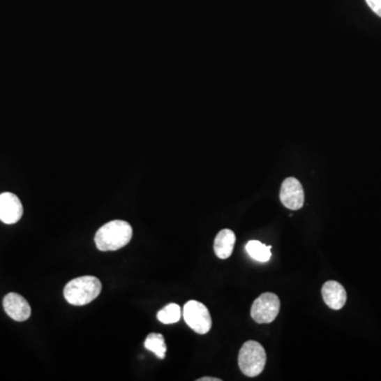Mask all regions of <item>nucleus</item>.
<instances>
[{
  "mask_svg": "<svg viewBox=\"0 0 381 381\" xmlns=\"http://www.w3.org/2000/svg\"><path fill=\"white\" fill-rule=\"evenodd\" d=\"M133 237V228L127 221H112L98 230L94 241L101 251H116L125 247Z\"/></svg>",
  "mask_w": 381,
  "mask_h": 381,
  "instance_id": "obj_1",
  "label": "nucleus"
},
{
  "mask_svg": "<svg viewBox=\"0 0 381 381\" xmlns=\"http://www.w3.org/2000/svg\"><path fill=\"white\" fill-rule=\"evenodd\" d=\"M101 292V281L96 276H85L70 281L65 286L64 297L69 304L83 306L97 299Z\"/></svg>",
  "mask_w": 381,
  "mask_h": 381,
  "instance_id": "obj_2",
  "label": "nucleus"
},
{
  "mask_svg": "<svg viewBox=\"0 0 381 381\" xmlns=\"http://www.w3.org/2000/svg\"><path fill=\"white\" fill-rule=\"evenodd\" d=\"M266 360L265 350L259 342L250 340L241 346L239 354V366L246 376H259L265 368Z\"/></svg>",
  "mask_w": 381,
  "mask_h": 381,
  "instance_id": "obj_3",
  "label": "nucleus"
},
{
  "mask_svg": "<svg viewBox=\"0 0 381 381\" xmlns=\"http://www.w3.org/2000/svg\"><path fill=\"white\" fill-rule=\"evenodd\" d=\"M184 319L190 329L195 333L204 335L212 327V318L206 305L198 301H188L184 307Z\"/></svg>",
  "mask_w": 381,
  "mask_h": 381,
  "instance_id": "obj_4",
  "label": "nucleus"
},
{
  "mask_svg": "<svg viewBox=\"0 0 381 381\" xmlns=\"http://www.w3.org/2000/svg\"><path fill=\"white\" fill-rule=\"evenodd\" d=\"M281 302L276 294L265 292L257 300H254L251 307V318L260 324L274 322L280 313Z\"/></svg>",
  "mask_w": 381,
  "mask_h": 381,
  "instance_id": "obj_5",
  "label": "nucleus"
},
{
  "mask_svg": "<svg viewBox=\"0 0 381 381\" xmlns=\"http://www.w3.org/2000/svg\"><path fill=\"white\" fill-rule=\"evenodd\" d=\"M280 200L290 210H300L304 206L305 196L302 184L297 178L290 177L283 181Z\"/></svg>",
  "mask_w": 381,
  "mask_h": 381,
  "instance_id": "obj_6",
  "label": "nucleus"
},
{
  "mask_svg": "<svg viewBox=\"0 0 381 381\" xmlns=\"http://www.w3.org/2000/svg\"><path fill=\"white\" fill-rule=\"evenodd\" d=\"M24 208L20 198L13 193L0 194V221L3 224L13 225L22 218Z\"/></svg>",
  "mask_w": 381,
  "mask_h": 381,
  "instance_id": "obj_7",
  "label": "nucleus"
},
{
  "mask_svg": "<svg viewBox=\"0 0 381 381\" xmlns=\"http://www.w3.org/2000/svg\"><path fill=\"white\" fill-rule=\"evenodd\" d=\"M3 308L7 315L17 322L28 320L31 315V307L26 299L15 292L5 297Z\"/></svg>",
  "mask_w": 381,
  "mask_h": 381,
  "instance_id": "obj_8",
  "label": "nucleus"
},
{
  "mask_svg": "<svg viewBox=\"0 0 381 381\" xmlns=\"http://www.w3.org/2000/svg\"><path fill=\"white\" fill-rule=\"evenodd\" d=\"M321 292H322L325 304L329 308L339 311L345 305L348 296H346L345 290L340 283L336 282V281H329L323 285Z\"/></svg>",
  "mask_w": 381,
  "mask_h": 381,
  "instance_id": "obj_9",
  "label": "nucleus"
},
{
  "mask_svg": "<svg viewBox=\"0 0 381 381\" xmlns=\"http://www.w3.org/2000/svg\"><path fill=\"white\" fill-rule=\"evenodd\" d=\"M235 233L229 229L219 231L214 241V252L218 259H229L234 249Z\"/></svg>",
  "mask_w": 381,
  "mask_h": 381,
  "instance_id": "obj_10",
  "label": "nucleus"
},
{
  "mask_svg": "<svg viewBox=\"0 0 381 381\" xmlns=\"http://www.w3.org/2000/svg\"><path fill=\"white\" fill-rule=\"evenodd\" d=\"M271 246L265 245L259 241H250L246 245V251L252 259L264 263L271 259Z\"/></svg>",
  "mask_w": 381,
  "mask_h": 381,
  "instance_id": "obj_11",
  "label": "nucleus"
},
{
  "mask_svg": "<svg viewBox=\"0 0 381 381\" xmlns=\"http://www.w3.org/2000/svg\"><path fill=\"white\" fill-rule=\"evenodd\" d=\"M144 346L147 350L153 352L159 359H165L167 355V344L161 334H149L145 339Z\"/></svg>",
  "mask_w": 381,
  "mask_h": 381,
  "instance_id": "obj_12",
  "label": "nucleus"
},
{
  "mask_svg": "<svg viewBox=\"0 0 381 381\" xmlns=\"http://www.w3.org/2000/svg\"><path fill=\"white\" fill-rule=\"evenodd\" d=\"M157 318L163 324H174L181 319V308L179 305L172 303L158 311Z\"/></svg>",
  "mask_w": 381,
  "mask_h": 381,
  "instance_id": "obj_13",
  "label": "nucleus"
},
{
  "mask_svg": "<svg viewBox=\"0 0 381 381\" xmlns=\"http://www.w3.org/2000/svg\"><path fill=\"white\" fill-rule=\"evenodd\" d=\"M366 1L371 10L381 17V0H366Z\"/></svg>",
  "mask_w": 381,
  "mask_h": 381,
  "instance_id": "obj_14",
  "label": "nucleus"
},
{
  "mask_svg": "<svg viewBox=\"0 0 381 381\" xmlns=\"http://www.w3.org/2000/svg\"><path fill=\"white\" fill-rule=\"evenodd\" d=\"M197 381H221V379L214 378V377H202V378L197 379Z\"/></svg>",
  "mask_w": 381,
  "mask_h": 381,
  "instance_id": "obj_15",
  "label": "nucleus"
}]
</instances>
